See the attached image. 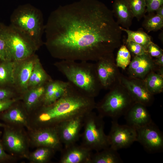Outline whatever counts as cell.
<instances>
[{
	"label": "cell",
	"instance_id": "1f68e13d",
	"mask_svg": "<svg viewBox=\"0 0 163 163\" xmlns=\"http://www.w3.org/2000/svg\"><path fill=\"white\" fill-rule=\"evenodd\" d=\"M6 25L0 23V60L10 61L5 35Z\"/></svg>",
	"mask_w": 163,
	"mask_h": 163
},
{
	"label": "cell",
	"instance_id": "4316f807",
	"mask_svg": "<svg viewBox=\"0 0 163 163\" xmlns=\"http://www.w3.org/2000/svg\"><path fill=\"white\" fill-rule=\"evenodd\" d=\"M55 151L52 149L47 147H39L29 153L27 158L33 163H47L52 158Z\"/></svg>",
	"mask_w": 163,
	"mask_h": 163
},
{
	"label": "cell",
	"instance_id": "603a6c76",
	"mask_svg": "<svg viewBox=\"0 0 163 163\" xmlns=\"http://www.w3.org/2000/svg\"><path fill=\"white\" fill-rule=\"evenodd\" d=\"M46 84L33 88L26 93L24 101L27 111L32 110L40 101L42 102Z\"/></svg>",
	"mask_w": 163,
	"mask_h": 163
},
{
	"label": "cell",
	"instance_id": "83f0119b",
	"mask_svg": "<svg viewBox=\"0 0 163 163\" xmlns=\"http://www.w3.org/2000/svg\"><path fill=\"white\" fill-rule=\"evenodd\" d=\"M67 82L51 80L46 85L43 96L42 101V106H47L52 104V100L56 91L66 84Z\"/></svg>",
	"mask_w": 163,
	"mask_h": 163
},
{
	"label": "cell",
	"instance_id": "8992f818",
	"mask_svg": "<svg viewBox=\"0 0 163 163\" xmlns=\"http://www.w3.org/2000/svg\"><path fill=\"white\" fill-rule=\"evenodd\" d=\"M103 118L93 111L85 116L81 144L92 151H100L109 146L104 132Z\"/></svg>",
	"mask_w": 163,
	"mask_h": 163
},
{
	"label": "cell",
	"instance_id": "f546056e",
	"mask_svg": "<svg viewBox=\"0 0 163 163\" xmlns=\"http://www.w3.org/2000/svg\"><path fill=\"white\" fill-rule=\"evenodd\" d=\"M131 54L125 45H121L118 51L115 62L119 68L125 70L131 62Z\"/></svg>",
	"mask_w": 163,
	"mask_h": 163
},
{
	"label": "cell",
	"instance_id": "d6986e66",
	"mask_svg": "<svg viewBox=\"0 0 163 163\" xmlns=\"http://www.w3.org/2000/svg\"><path fill=\"white\" fill-rule=\"evenodd\" d=\"M13 105L1 113V119L8 126L21 128L26 127L30 130V127L28 113L20 107H13Z\"/></svg>",
	"mask_w": 163,
	"mask_h": 163
},
{
	"label": "cell",
	"instance_id": "7c38bea8",
	"mask_svg": "<svg viewBox=\"0 0 163 163\" xmlns=\"http://www.w3.org/2000/svg\"><path fill=\"white\" fill-rule=\"evenodd\" d=\"M120 83L126 88L134 102L149 107L152 105L154 95L147 89L143 80L125 76L122 74Z\"/></svg>",
	"mask_w": 163,
	"mask_h": 163
},
{
	"label": "cell",
	"instance_id": "8d00e7d4",
	"mask_svg": "<svg viewBox=\"0 0 163 163\" xmlns=\"http://www.w3.org/2000/svg\"><path fill=\"white\" fill-rule=\"evenodd\" d=\"M13 94L9 90L0 86V101L12 99Z\"/></svg>",
	"mask_w": 163,
	"mask_h": 163
},
{
	"label": "cell",
	"instance_id": "ba28073f",
	"mask_svg": "<svg viewBox=\"0 0 163 163\" xmlns=\"http://www.w3.org/2000/svg\"><path fill=\"white\" fill-rule=\"evenodd\" d=\"M4 128L2 142L5 150L14 157L27 158L30 141L23 128L8 125Z\"/></svg>",
	"mask_w": 163,
	"mask_h": 163
},
{
	"label": "cell",
	"instance_id": "3957f363",
	"mask_svg": "<svg viewBox=\"0 0 163 163\" xmlns=\"http://www.w3.org/2000/svg\"><path fill=\"white\" fill-rule=\"evenodd\" d=\"M68 82L87 96L95 98L102 89L94 63L62 60L55 64Z\"/></svg>",
	"mask_w": 163,
	"mask_h": 163
},
{
	"label": "cell",
	"instance_id": "8fae6325",
	"mask_svg": "<svg viewBox=\"0 0 163 163\" xmlns=\"http://www.w3.org/2000/svg\"><path fill=\"white\" fill-rule=\"evenodd\" d=\"M118 120H112L109 134L107 135L109 146L118 150L129 146L136 141L135 128L126 125H120Z\"/></svg>",
	"mask_w": 163,
	"mask_h": 163
},
{
	"label": "cell",
	"instance_id": "4fadbf2b",
	"mask_svg": "<svg viewBox=\"0 0 163 163\" xmlns=\"http://www.w3.org/2000/svg\"><path fill=\"white\" fill-rule=\"evenodd\" d=\"M29 137L30 145L37 147H45L56 151L62 150V143L56 126L33 129Z\"/></svg>",
	"mask_w": 163,
	"mask_h": 163
},
{
	"label": "cell",
	"instance_id": "2e32d148",
	"mask_svg": "<svg viewBox=\"0 0 163 163\" xmlns=\"http://www.w3.org/2000/svg\"><path fill=\"white\" fill-rule=\"evenodd\" d=\"M60 163H90L92 151L82 144L76 143L62 149Z\"/></svg>",
	"mask_w": 163,
	"mask_h": 163
},
{
	"label": "cell",
	"instance_id": "4dcf8cb0",
	"mask_svg": "<svg viewBox=\"0 0 163 163\" xmlns=\"http://www.w3.org/2000/svg\"><path fill=\"white\" fill-rule=\"evenodd\" d=\"M134 17L138 21L145 15L146 5L145 0H127Z\"/></svg>",
	"mask_w": 163,
	"mask_h": 163
},
{
	"label": "cell",
	"instance_id": "6da1fadb",
	"mask_svg": "<svg viewBox=\"0 0 163 163\" xmlns=\"http://www.w3.org/2000/svg\"><path fill=\"white\" fill-rule=\"evenodd\" d=\"M120 27L104 4L80 0L50 13L45 24V44L61 60L96 62L121 46Z\"/></svg>",
	"mask_w": 163,
	"mask_h": 163
},
{
	"label": "cell",
	"instance_id": "277c9868",
	"mask_svg": "<svg viewBox=\"0 0 163 163\" xmlns=\"http://www.w3.org/2000/svg\"><path fill=\"white\" fill-rule=\"evenodd\" d=\"M10 25L31 40L38 48L43 44L45 30L43 15L40 10L29 4L15 9L10 18Z\"/></svg>",
	"mask_w": 163,
	"mask_h": 163
},
{
	"label": "cell",
	"instance_id": "d590c367",
	"mask_svg": "<svg viewBox=\"0 0 163 163\" xmlns=\"http://www.w3.org/2000/svg\"><path fill=\"white\" fill-rule=\"evenodd\" d=\"M14 157L6 152L0 139V163L8 162L14 160Z\"/></svg>",
	"mask_w": 163,
	"mask_h": 163
},
{
	"label": "cell",
	"instance_id": "5b68a950",
	"mask_svg": "<svg viewBox=\"0 0 163 163\" xmlns=\"http://www.w3.org/2000/svg\"><path fill=\"white\" fill-rule=\"evenodd\" d=\"M103 98L96 103L98 115L117 119L124 116L135 103L126 88L120 83L110 89Z\"/></svg>",
	"mask_w": 163,
	"mask_h": 163
},
{
	"label": "cell",
	"instance_id": "7a4b0ae2",
	"mask_svg": "<svg viewBox=\"0 0 163 163\" xmlns=\"http://www.w3.org/2000/svg\"><path fill=\"white\" fill-rule=\"evenodd\" d=\"M94 98L85 94L69 82L64 95L53 103L42 106L29 116L31 129L56 126L75 117L85 115L95 108Z\"/></svg>",
	"mask_w": 163,
	"mask_h": 163
},
{
	"label": "cell",
	"instance_id": "e0dca14e",
	"mask_svg": "<svg viewBox=\"0 0 163 163\" xmlns=\"http://www.w3.org/2000/svg\"><path fill=\"white\" fill-rule=\"evenodd\" d=\"M37 57L34 54L25 59L14 62V84L23 90H27L29 80Z\"/></svg>",
	"mask_w": 163,
	"mask_h": 163
},
{
	"label": "cell",
	"instance_id": "9c48e42d",
	"mask_svg": "<svg viewBox=\"0 0 163 163\" xmlns=\"http://www.w3.org/2000/svg\"><path fill=\"white\" fill-rule=\"evenodd\" d=\"M94 63L102 89L109 90L120 83L122 74L116 65L113 53L101 58Z\"/></svg>",
	"mask_w": 163,
	"mask_h": 163
},
{
	"label": "cell",
	"instance_id": "e575fe53",
	"mask_svg": "<svg viewBox=\"0 0 163 163\" xmlns=\"http://www.w3.org/2000/svg\"><path fill=\"white\" fill-rule=\"evenodd\" d=\"M146 5V12L154 13L160 7L163 5V0H145Z\"/></svg>",
	"mask_w": 163,
	"mask_h": 163
},
{
	"label": "cell",
	"instance_id": "ab89813d",
	"mask_svg": "<svg viewBox=\"0 0 163 163\" xmlns=\"http://www.w3.org/2000/svg\"><path fill=\"white\" fill-rule=\"evenodd\" d=\"M7 125L4 123H2L0 122V127H5L7 126Z\"/></svg>",
	"mask_w": 163,
	"mask_h": 163
},
{
	"label": "cell",
	"instance_id": "30bf717a",
	"mask_svg": "<svg viewBox=\"0 0 163 163\" xmlns=\"http://www.w3.org/2000/svg\"><path fill=\"white\" fill-rule=\"evenodd\" d=\"M136 129V141L147 152L155 153L163 152V133L153 121Z\"/></svg>",
	"mask_w": 163,
	"mask_h": 163
},
{
	"label": "cell",
	"instance_id": "74e56055",
	"mask_svg": "<svg viewBox=\"0 0 163 163\" xmlns=\"http://www.w3.org/2000/svg\"><path fill=\"white\" fill-rule=\"evenodd\" d=\"M16 101V100L13 99L0 101V113L10 108Z\"/></svg>",
	"mask_w": 163,
	"mask_h": 163
},
{
	"label": "cell",
	"instance_id": "cb8c5ba5",
	"mask_svg": "<svg viewBox=\"0 0 163 163\" xmlns=\"http://www.w3.org/2000/svg\"><path fill=\"white\" fill-rule=\"evenodd\" d=\"M145 86L153 95L160 94L163 91V76L152 72L143 80Z\"/></svg>",
	"mask_w": 163,
	"mask_h": 163
},
{
	"label": "cell",
	"instance_id": "836d02e7",
	"mask_svg": "<svg viewBox=\"0 0 163 163\" xmlns=\"http://www.w3.org/2000/svg\"><path fill=\"white\" fill-rule=\"evenodd\" d=\"M146 51L147 53L152 58H156L163 54V50L152 42L148 46Z\"/></svg>",
	"mask_w": 163,
	"mask_h": 163
},
{
	"label": "cell",
	"instance_id": "5bb4252c",
	"mask_svg": "<svg viewBox=\"0 0 163 163\" xmlns=\"http://www.w3.org/2000/svg\"><path fill=\"white\" fill-rule=\"evenodd\" d=\"M86 115L68 120L56 126L61 141L64 147L75 144L78 140Z\"/></svg>",
	"mask_w": 163,
	"mask_h": 163
},
{
	"label": "cell",
	"instance_id": "9a60e30c",
	"mask_svg": "<svg viewBox=\"0 0 163 163\" xmlns=\"http://www.w3.org/2000/svg\"><path fill=\"white\" fill-rule=\"evenodd\" d=\"M127 67L128 76L142 80L156 70L153 59L147 53L134 57Z\"/></svg>",
	"mask_w": 163,
	"mask_h": 163
},
{
	"label": "cell",
	"instance_id": "7402d4cb",
	"mask_svg": "<svg viewBox=\"0 0 163 163\" xmlns=\"http://www.w3.org/2000/svg\"><path fill=\"white\" fill-rule=\"evenodd\" d=\"M51 79L37 57L28 83V88H34L46 84Z\"/></svg>",
	"mask_w": 163,
	"mask_h": 163
},
{
	"label": "cell",
	"instance_id": "ffe728a7",
	"mask_svg": "<svg viewBox=\"0 0 163 163\" xmlns=\"http://www.w3.org/2000/svg\"><path fill=\"white\" fill-rule=\"evenodd\" d=\"M121 27L129 29L134 17L127 0H115L112 11Z\"/></svg>",
	"mask_w": 163,
	"mask_h": 163
},
{
	"label": "cell",
	"instance_id": "52a82bcc",
	"mask_svg": "<svg viewBox=\"0 0 163 163\" xmlns=\"http://www.w3.org/2000/svg\"><path fill=\"white\" fill-rule=\"evenodd\" d=\"M5 35L10 61L26 59L35 54L38 49L31 40L10 24L6 26Z\"/></svg>",
	"mask_w": 163,
	"mask_h": 163
},
{
	"label": "cell",
	"instance_id": "d6a6232c",
	"mask_svg": "<svg viewBox=\"0 0 163 163\" xmlns=\"http://www.w3.org/2000/svg\"><path fill=\"white\" fill-rule=\"evenodd\" d=\"M126 46L133 57L147 53L145 48L140 45L132 41L126 42Z\"/></svg>",
	"mask_w": 163,
	"mask_h": 163
},
{
	"label": "cell",
	"instance_id": "ac0fdd59",
	"mask_svg": "<svg viewBox=\"0 0 163 163\" xmlns=\"http://www.w3.org/2000/svg\"><path fill=\"white\" fill-rule=\"evenodd\" d=\"M124 116L127 124L136 129L152 121L147 107L138 103H134Z\"/></svg>",
	"mask_w": 163,
	"mask_h": 163
},
{
	"label": "cell",
	"instance_id": "d4e9b609",
	"mask_svg": "<svg viewBox=\"0 0 163 163\" xmlns=\"http://www.w3.org/2000/svg\"><path fill=\"white\" fill-rule=\"evenodd\" d=\"M122 31L126 32L127 35L126 42L132 41L138 43L143 47L146 50L149 45L152 41L151 37L148 34L142 29H139L136 31L130 30L120 27Z\"/></svg>",
	"mask_w": 163,
	"mask_h": 163
},
{
	"label": "cell",
	"instance_id": "44dd1931",
	"mask_svg": "<svg viewBox=\"0 0 163 163\" xmlns=\"http://www.w3.org/2000/svg\"><path fill=\"white\" fill-rule=\"evenodd\" d=\"M122 160L117 150L109 146L93 154L90 163H120Z\"/></svg>",
	"mask_w": 163,
	"mask_h": 163
},
{
	"label": "cell",
	"instance_id": "f1b7e54d",
	"mask_svg": "<svg viewBox=\"0 0 163 163\" xmlns=\"http://www.w3.org/2000/svg\"><path fill=\"white\" fill-rule=\"evenodd\" d=\"M142 26L148 32L155 31L163 27V18L154 13H148L144 16Z\"/></svg>",
	"mask_w": 163,
	"mask_h": 163
},
{
	"label": "cell",
	"instance_id": "f35d334b",
	"mask_svg": "<svg viewBox=\"0 0 163 163\" xmlns=\"http://www.w3.org/2000/svg\"><path fill=\"white\" fill-rule=\"evenodd\" d=\"M155 11L156 14L163 18V5L157 9Z\"/></svg>",
	"mask_w": 163,
	"mask_h": 163
},
{
	"label": "cell",
	"instance_id": "484cf974",
	"mask_svg": "<svg viewBox=\"0 0 163 163\" xmlns=\"http://www.w3.org/2000/svg\"><path fill=\"white\" fill-rule=\"evenodd\" d=\"M14 62L1 61L0 62V86L14 84Z\"/></svg>",
	"mask_w": 163,
	"mask_h": 163
}]
</instances>
